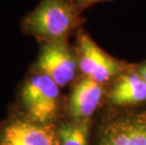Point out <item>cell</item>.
Returning <instances> with one entry per match:
<instances>
[{
    "label": "cell",
    "instance_id": "6da1fadb",
    "mask_svg": "<svg viewBox=\"0 0 146 145\" xmlns=\"http://www.w3.org/2000/svg\"><path fill=\"white\" fill-rule=\"evenodd\" d=\"M82 12L76 0H41L25 15L20 27L24 34L39 42L68 40L80 29L84 22Z\"/></svg>",
    "mask_w": 146,
    "mask_h": 145
},
{
    "label": "cell",
    "instance_id": "7a4b0ae2",
    "mask_svg": "<svg viewBox=\"0 0 146 145\" xmlns=\"http://www.w3.org/2000/svg\"><path fill=\"white\" fill-rule=\"evenodd\" d=\"M60 89L48 75L31 70L21 83L14 104L34 121L56 123L60 109Z\"/></svg>",
    "mask_w": 146,
    "mask_h": 145
},
{
    "label": "cell",
    "instance_id": "3957f363",
    "mask_svg": "<svg viewBox=\"0 0 146 145\" xmlns=\"http://www.w3.org/2000/svg\"><path fill=\"white\" fill-rule=\"evenodd\" d=\"M0 145H60L57 122L34 121L12 103L0 122Z\"/></svg>",
    "mask_w": 146,
    "mask_h": 145
},
{
    "label": "cell",
    "instance_id": "277c9868",
    "mask_svg": "<svg viewBox=\"0 0 146 145\" xmlns=\"http://www.w3.org/2000/svg\"><path fill=\"white\" fill-rule=\"evenodd\" d=\"M40 45L32 70L48 75L60 88L73 83L79 68L76 53L68 40L40 42Z\"/></svg>",
    "mask_w": 146,
    "mask_h": 145
},
{
    "label": "cell",
    "instance_id": "5b68a950",
    "mask_svg": "<svg viewBox=\"0 0 146 145\" xmlns=\"http://www.w3.org/2000/svg\"><path fill=\"white\" fill-rule=\"evenodd\" d=\"M76 57L78 68L85 77L104 84L122 72L119 61L110 56L80 28L76 39Z\"/></svg>",
    "mask_w": 146,
    "mask_h": 145
},
{
    "label": "cell",
    "instance_id": "8992f818",
    "mask_svg": "<svg viewBox=\"0 0 146 145\" xmlns=\"http://www.w3.org/2000/svg\"><path fill=\"white\" fill-rule=\"evenodd\" d=\"M96 145H146V110L110 118L100 129Z\"/></svg>",
    "mask_w": 146,
    "mask_h": 145
},
{
    "label": "cell",
    "instance_id": "52a82bcc",
    "mask_svg": "<svg viewBox=\"0 0 146 145\" xmlns=\"http://www.w3.org/2000/svg\"><path fill=\"white\" fill-rule=\"evenodd\" d=\"M104 89L101 84L84 77L79 80L71 91L68 110L74 121L89 119L94 113L102 100Z\"/></svg>",
    "mask_w": 146,
    "mask_h": 145
},
{
    "label": "cell",
    "instance_id": "ba28073f",
    "mask_svg": "<svg viewBox=\"0 0 146 145\" xmlns=\"http://www.w3.org/2000/svg\"><path fill=\"white\" fill-rule=\"evenodd\" d=\"M110 99L123 107L146 103V80L138 72L121 75L111 89Z\"/></svg>",
    "mask_w": 146,
    "mask_h": 145
},
{
    "label": "cell",
    "instance_id": "9c48e42d",
    "mask_svg": "<svg viewBox=\"0 0 146 145\" xmlns=\"http://www.w3.org/2000/svg\"><path fill=\"white\" fill-rule=\"evenodd\" d=\"M89 131V119L57 122V134L60 145H88Z\"/></svg>",
    "mask_w": 146,
    "mask_h": 145
},
{
    "label": "cell",
    "instance_id": "30bf717a",
    "mask_svg": "<svg viewBox=\"0 0 146 145\" xmlns=\"http://www.w3.org/2000/svg\"><path fill=\"white\" fill-rule=\"evenodd\" d=\"M106 1H111V0H76L77 6H78L82 11L90 8L92 5L97 4V3L106 2Z\"/></svg>",
    "mask_w": 146,
    "mask_h": 145
},
{
    "label": "cell",
    "instance_id": "8fae6325",
    "mask_svg": "<svg viewBox=\"0 0 146 145\" xmlns=\"http://www.w3.org/2000/svg\"><path fill=\"white\" fill-rule=\"evenodd\" d=\"M139 75H141L142 77H143L145 80H146V63L143 64V65H141V67L139 68L138 71H137Z\"/></svg>",
    "mask_w": 146,
    "mask_h": 145
}]
</instances>
